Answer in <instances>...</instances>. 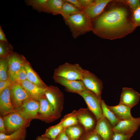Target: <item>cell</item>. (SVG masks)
<instances>
[{"label":"cell","mask_w":140,"mask_h":140,"mask_svg":"<svg viewBox=\"0 0 140 140\" xmlns=\"http://www.w3.org/2000/svg\"><path fill=\"white\" fill-rule=\"evenodd\" d=\"M24 66L26 71L27 80L39 87L45 89L47 86L41 79L37 74L32 68L29 62L24 57Z\"/></svg>","instance_id":"cell-20"},{"label":"cell","mask_w":140,"mask_h":140,"mask_svg":"<svg viewBox=\"0 0 140 140\" xmlns=\"http://www.w3.org/2000/svg\"><path fill=\"white\" fill-rule=\"evenodd\" d=\"M47 0H26L25 1L27 5L32 6L33 9L40 12Z\"/></svg>","instance_id":"cell-31"},{"label":"cell","mask_w":140,"mask_h":140,"mask_svg":"<svg viewBox=\"0 0 140 140\" xmlns=\"http://www.w3.org/2000/svg\"><path fill=\"white\" fill-rule=\"evenodd\" d=\"M77 111L74 110L65 115L59 122L64 128L79 124L77 117Z\"/></svg>","instance_id":"cell-25"},{"label":"cell","mask_w":140,"mask_h":140,"mask_svg":"<svg viewBox=\"0 0 140 140\" xmlns=\"http://www.w3.org/2000/svg\"><path fill=\"white\" fill-rule=\"evenodd\" d=\"M79 140H103L95 129L84 132Z\"/></svg>","instance_id":"cell-32"},{"label":"cell","mask_w":140,"mask_h":140,"mask_svg":"<svg viewBox=\"0 0 140 140\" xmlns=\"http://www.w3.org/2000/svg\"><path fill=\"white\" fill-rule=\"evenodd\" d=\"M63 2L64 0H47L42 12L53 15L60 14Z\"/></svg>","instance_id":"cell-22"},{"label":"cell","mask_w":140,"mask_h":140,"mask_svg":"<svg viewBox=\"0 0 140 140\" xmlns=\"http://www.w3.org/2000/svg\"><path fill=\"white\" fill-rule=\"evenodd\" d=\"M0 133L7 134L3 117L0 116Z\"/></svg>","instance_id":"cell-41"},{"label":"cell","mask_w":140,"mask_h":140,"mask_svg":"<svg viewBox=\"0 0 140 140\" xmlns=\"http://www.w3.org/2000/svg\"><path fill=\"white\" fill-rule=\"evenodd\" d=\"M101 106L103 115L109 121L113 127L121 120L115 116L103 100L101 101Z\"/></svg>","instance_id":"cell-26"},{"label":"cell","mask_w":140,"mask_h":140,"mask_svg":"<svg viewBox=\"0 0 140 140\" xmlns=\"http://www.w3.org/2000/svg\"><path fill=\"white\" fill-rule=\"evenodd\" d=\"M7 40L3 31L1 26H0V41H7Z\"/></svg>","instance_id":"cell-42"},{"label":"cell","mask_w":140,"mask_h":140,"mask_svg":"<svg viewBox=\"0 0 140 140\" xmlns=\"http://www.w3.org/2000/svg\"><path fill=\"white\" fill-rule=\"evenodd\" d=\"M79 1L84 10L92 5L94 3V0H79Z\"/></svg>","instance_id":"cell-38"},{"label":"cell","mask_w":140,"mask_h":140,"mask_svg":"<svg viewBox=\"0 0 140 140\" xmlns=\"http://www.w3.org/2000/svg\"><path fill=\"white\" fill-rule=\"evenodd\" d=\"M65 132L70 140H79L85 130L83 127L79 124L65 128Z\"/></svg>","instance_id":"cell-23"},{"label":"cell","mask_w":140,"mask_h":140,"mask_svg":"<svg viewBox=\"0 0 140 140\" xmlns=\"http://www.w3.org/2000/svg\"><path fill=\"white\" fill-rule=\"evenodd\" d=\"M133 134H124L114 132L112 140H130Z\"/></svg>","instance_id":"cell-36"},{"label":"cell","mask_w":140,"mask_h":140,"mask_svg":"<svg viewBox=\"0 0 140 140\" xmlns=\"http://www.w3.org/2000/svg\"><path fill=\"white\" fill-rule=\"evenodd\" d=\"M81 80L87 89L101 97L103 83L95 75L88 70L84 69Z\"/></svg>","instance_id":"cell-8"},{"label":"cell","mask_w":140,"mask_h":140,"mask_svg":"<svg viewBox=\"0 0 140 140\" xmlns=\"http://www.w3.org/2000/svg\"><path fill=\"white\" fill-rule=\"evenodd\" d=\"M64 19L74 38L92 31V20L83 11H80Z\"/></svg>","instance_id":"cell-2"},{"label":"cell","mask_w":140,"mask_h":140,"mask_svg":"<svg viewBox=\"0 0 140 140\" xmlns=\"http://www.w3.org/2000/svg\"><path fill=\"white\" fill-rule=\"evenodd\" d=\"M132 19L136 27H140V4L136 9L132 12Z\"/></svg>","instance_id":"cell-34"},{"label":"cell","mask_w":140,"mask_h":140,"mask_svg":"<svg viewBox=\"0 0 140 140\" xmlns=\"http://www.w3.org/2000/svg\"><path fill=\"white\" fill-rule=\"evenodd\" d=\"M127 5L132 12L136 9L140 4V0H122Z\"/></svg>","instance_id":"cell-35"},{"label":"cell","mask_w":140,"mask_h":140,"mask_svg":"<svg viewBox=\"0 0 140 140\" xmlns=\"http://www.w3.org/2000/svg\"><path fill=\"white\" fill-rule=\"evenodd\" d=\"M140 126V117L121 120L113 127L114 132L124 134H133Z\"/></svg>","instance_id":"cell-12"},{"label":"cell","mask_w":140,"mask_h":140,"mask_svg":"<svg viewBox=\"0 0 140 140\" xmlns=\"http://www.w3.org/2000/svg\"><path fill=\"white\" fill-rule=\"evenodd\" d=\"M72 4L80 11H83L84 9L80 4L79 0H66Z\"/></svg>","instance_id":"cell-39"},{"label":"cell","mask_w":140,"mask_h":140,"mask_svg":"<svg viewBox=\"0 0 140 140\" xmlns=\"http://www.w3.org/2000/svg\"><path fill=\"white\" fill-rule=\"evenodd\" d=\"M12 83L9 79L5 81H0V94L5 89L10 87Z\"/></svg>","instance_id":"cell-37"},{"label":"cell","mask_w":140,"mask_h":140,"mask_svg":"<svg viewBox=\"0 0 140 140\" xmlns=\"http://www.w3.org/2000/svg\"><path fill=\"white\" fill-rule=\"evenodd\" d=\"M9 79L7 59L0 58V81H5Z\"/></svg>","instance_id":"cell-30"},{"label":"cell","mask_w":140,"mask_h":140,"mask_svg":"<svg viewBox=\"0 0 140 140\" xmlns=\"http://www.w3.org/2000/svg\"><path fill=\"white\" fill-rule=\"evenodd\" d=\"M27 127H22L9 135L0 133V140H25Z\"/></svg>","instance_id":"cell-24"},{"label":"cell","mask_w":140,"mask_h":140,"mask_svg":"<svg viewBox=\"0 0 140 140\" xmlns=\"http://www.w3.org/2000/svg\"><path fill=\"white\" fill-rule=\"evenodd\" d=\"M19 83L27 92L30 98L39 101L44 94V90L30 82L28 80Z\"/></svg>","instance_id":"cell-19"},{"label":"cell","mask_w":140,"mask_h":140,"mask_svg":"<svg viewBox=\"0 0 140 140\" xmlns=\"http://www.w3.org/2000/svg\"><path fill=\"white\" fill-rule=\"evenodd\" d=\"M107 106L115 116L121 120L131 119L134 118L131 114V108L125 104L119 103L115 106Z\"/></svg>","instance_id":"cell-21"},{"label":"cell","mask_w":140,"mask_h":140,"mask_svg":"<svg viewBox=\"0 0 140 140\" xmlns=\"http://www.w3.org/2000/svg\"><path fill=\"white\" fill-rule=\"evenodd\" d=\"M53 78L55 82L64 86L65 90L69 92L79 94L87 89L81 80H69L54 76Z\"/></svg>","instance_id":"cell-14"},{"label":"cell","mask_w":140,"mask_h":140,"mask_svg":"<svg viewBox=\"0 0 140 140\" xmlns=\"http://www.w3.org/2000/svg\"><path fill=\"white\" fill-rule=\"evenodd\" d=\"M36 140H55V139H51L46 137L41 136H38L36 138Z\"/></svg>","instance_id":"cell-43"},{"label":"cell","mask_w":140,"mask_h":140,"mask_svg":"<svg viewBox=\"0 0 140 140\" xmlns=\"http://www.w3.org/2000/svg\"><path fill=\"white\" fill-rule=\"evenodd\" d=\"M84 70L78 64L66 62L55 69L53 76L69 80H81Z\"/></svg>","instance_id":"cell-3"},{"label":"cell","mask_w":140,"mask_h":140,"mask_svg":"<svg viewBox=\"0 0 140 140\" xmlns=\"http://www.w3.org/2000/svg\"><path fill=\"white\" fill-rule=\"evenodd\" d=\"M13 52L12 45L7 41H0V58H7Z\"/></svg>","instance_id":"cell-29"},{"label":"cell","mask_w":140,"mask_h":140,"mask_svg":"<svg viewBox=\"0 0 140 140\" xmlns=\"http://www.w3.org/2000/svg\"><path fill=\"white\" fill-rule=\"evenodd\" d=\"M112 0H95L93 4L83 11L92 20L100 16Z\"/></svg>","instance_id":"cell-18"},{"label":"cell","mask_w":140,"mask_h":140,"mask_svg":"<svg viewBox=\"0 0 140 140\" xmlns=\"http://www.w3.org/2000/svg\"><path fill=\"white\" fill-rule=\"evenodd\" d=\"M7 134H11L23 127H28L31 120L25 119L18 113L15 112L3 117Z\"/></svg>","instance_id":"cell-5"},{"label":"cell","mask_w":140,"mask_h":140,"mask_svg":"<svg viewBox=\"0 0 140 140\" xmlns=\"http://www.w3.org/2000/svg\"><path fill=\"white\" fill-rule=\"evenodd\" d=\"M40 106L39 101L29 98L26 100L20 107L15 109L18 113L26 119H36Z\"/></svg>","instance_id":"cell-10"},{"label":"cell","mask_w":140,"mask_h":140,"mask_svg":"<svg viewBox=\"0 0 140 140\" xmlns=\"http://www.w3.org/2000/svg\"><path fill=\"white\" fill-rule=\"evenodd\" d=\"M55 140H70L66 135L65 132V128L60 133L56 138Z\"/></svg>","instance_id":"cell-40"},{"label":"cell","mask_w":140,"mask_h":140,"mask_svg":"<svg viewBox=\"0 0 140 140\" xmlns=\"http://www.w3.org/2000/svg\"><path fill=\"white\" fill-rule=\"evenodd\" d=\"M140 94L131 88L123 87L119 103L125 104L131 108L139 102Z\"/></svg>","instance_id":"cell-16"},{"label":"cell","mask_w":140,"mask_h":140,"mask_svg":"<svg viewBox=\"0 0 140 140\" xmlns=\"http://www.w3.org/2000/svg\"><path fill=\"white\" fill-rule=\"evenodd\" d=\"M47 98L53 107L54 110L60 118L62 110L64 101V94L57 87L47 86L44 90Z\"/></svg>","instance_id":"cell-4"},{"label":"cell","mask_w":140,"mask_h":140,"mask_svg":"<svg viewBox=\"0 0 140 140\" xmlns=\"http://www.w3.org/2000/svg\"><path fill=\"white\" fill-rule=\"evenodd\" d=\"M132 14L129 7L122 0H112L102 13L92 20V31L104 39L112 40L124 37L136 28Z\"/></svg>","instance_id":"cell-1"},{"label":"cell","mask_w":140,"mask_h":140,"mask_svg":"<svg viewBox=\"0 0 140 140\" xmlns=\"http://www.w3.org/2000/svg\"><path fill=\"white\" fill-rule=\"evenodd\" d=\"M77 117L79 124L83 127L85 132L95 129L97 120L88 108L80 109L77 111Z\"/></svg>","instance_id":"cell-11"},{"label":"cell","mask_w":140,"mask_h":140,"mask_svg":"<svg viewBox=\"0 0 140 140\" xmlns=\"http://www.w3.org/2000/svg\"><path fill=\"white\" fill-rule=\"evenodd\" d=\"M10 87L5 89L0 94V116L3 117L15 111V109L11 100Z\"/></svg>","instance_id":"cell-17"},{"label":"cell","mask_w":140,"mask_h":140,"mask_svg":"<svg viewBox=\"0 0 140 140\" xmlns=\"http://www.w3.org/2000/svg\"><path fill=\"white\" fill-rule=\"evenodd\" d=\"M26 80H27V74L23 64L16 76L13 82L19 83Z\"/></svg>","instance_id":"cell-33"},{"label":"cell","mask_w":140,"mask_h":140,"mask_svg":"<svg viewBox=\"0 0 140 140\" xmlns=\"http://www.w3.org/2000/svg\"><path fill=\"white\" fill-rule=\"evenodd\" d=\"M64 129L61 124L59 123L46 129L44 133L41 136L50 139H54Z\"/></svg>","instance_id":"cell-28"},{"label":"cell","mask_w":140,"mask_h":140,"mask_svg":"<svg viewBox=\"0 0 140 140\" xmlns=\"http://www.w3.org/2000/svg\"><path fill=\"white\" fill-rule=\"evenodd\" d=\"M79 94L84 99L88 109L94 114L97 120L103 116L101 97L87 89Z\"/></svg>","instance_id":"cell-6"},{"label":"cell","mask_w":140,"mask_h":140,"mask_svg":"<svg viewBox=\"0 0 140 140\" xmlns=\"http://www.w3.org/2000/svg\"><path fill=\"white\" fill-rule=\"evenodd\" d=\"M39 101L40 103V107L36 119L40 120L46 123H49L59 118L45 94Z\"/></svg>","instance_id":"cell-7"},{"label":"cell","mask_w":140,"mask_h":140,"mask_svg":"<svg viewBox=\"0 0 140 140\" xmlns=\"http://www.w3.org/2000/svg\"><path fill=\"white\" fill-rule=\"evenodd\" d=\"M80 11L72 4L65 0H64L60 14L62 16L64 19Z\"/></svg>","instance_id":"cell-27"},{"label":"cell","mask_w":140,"mask_h":140,"mask_svg":"<svg viewBox=\"0 0 140 140\" xmlns=\"http://www.w3.org/2000/svg\"><path fill=\"white\" fill-rule=\"evenodd\" d=\"M113 127L104 116L97 120L95 130L103 140H112L114 132Z\"/></svg>","instance_id":"cell-15"},{"label":"cell","mask_w":140,"mask_h":140,"mask_svg":"<svg viewBox=\"0 0 140 140\" xmlns=\"http://www.w3.org/2000/svg\"><path fill=\"white\" fill-rule=\"evenodd\" d=\"M10 89L11 102L15 109L20 107L26 100L31 98L25 90L19 83L12 82Z\"/></svg>","instance_id":"cell-9"},{"label":"cell","mask_w":140,"mask_h":140,"mask_svg":"<svg viewBox=\"0 0 140 140\" xmlns=\"http://www.w3.org/2000/svg\"><path fill=\"white\" fill-rule=\"evenodd\" d=\"M24 57L13 52L7 58L8 75L9 79L13 82L16 75L23 64Z\"/></svg>","instance_id":"cell-13"}]
</instances>
